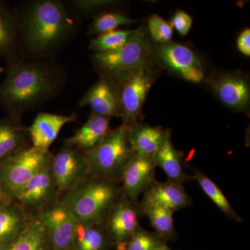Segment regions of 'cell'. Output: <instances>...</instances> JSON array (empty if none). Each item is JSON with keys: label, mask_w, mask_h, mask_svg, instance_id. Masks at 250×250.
I'll return each instance as SVG.
<instances>
[{"label": "cell", "mask_w": 250, "mask_h": 250, "mask_svg": "<svg viewBox=\"0 0 250 250\" xmlns=\"http://www.w3.org/2000/svg\"><path fill=\"white\" fill-rule=\"evenodd\" d=\"M16 9L23 59H53L80 27V17L59 0L29 1Z\"/></svg>", "instance_id": "obj_1"}, {"label": "cell", "mask_w": 250, "mask_h": 250, "mask_svg": "<svg viewBox=\"0 0 250 250\" xmlns=\"http://www.w3.org/2000/svg\"><path fill=\"white\" fill-rule=\"evenodd\" d=\"M65 75L52 59H21L8 65L0 85V104L10 115L23 116L62 93Z\"/></svg>", "instance_id": "obj_2"}, {"label": "cell", "mask_w": 250, "mask_h": 250, "mask_svg": "<svg viewBox=\"0 0 250 250\" xmlns=\"http://www.w3.org/2000/svg\"><path fill=\"white\" fill-rule=\"evenodd\" d=\"M155 53L152 42L142 28H139L123 47L112 52L94 54L91 59L100 77L120 89L125 81L136 72L152 69Z\"/></svg>", "instance_id": "obj_3"}, {"label": "cell", "mask_w": 250, "mask_h": 250, "mask_svg": "<svg viewBox=\"0 0 250 250\" xmlns=\"http://www.w3.org/2000/svg\"><path fill=\"white\" fill-rule=\"evenodd\" d=\"M123 193L121 183L88 176L62 198L79 223L102 224Z\"/></svg>", "instance_id": "obj_4"}, {"label": "cell", "mask_w": 250, "mask_h": 250, "mask_svg": "<svg viewBox=\"0 0 250 250\" xmlns=\"http://www.w3.org/2000/svg\"><path fill=\"white\" fill-rule=\"evenodd\" d=\"M130 130L131 127L123 125L110 130L96 149L85 154L89 176L121 184L125 167L135 154Z\"/></svg>", "instance_id": "obj_5"}, {"label": "cell", "mask_w": 250, "mask_h": 250, "mask_svg": "<svg viewBox=\"0 0 250 250\" xmlns=\"http://www.w3.org/2000/svg\"><path fill=\"white\" fill-rule=\"evenodd\" d=\"M52 156L49 150L30 146L0 161V188L6 198L15 201Z\"/></svg>", "instance_id": "obj_6"}, {"label": "cell", "mask_w": 250, "mask_h": 250, "mask_svg": "<svg viewBox=\"0 0 250 250\" xmlns=\"http://www.w3.org/2000/svg\"><path fill=\"white\" fill-rule=\"evenodd\" d=\"M61 198L50 160L29 181L15 201L34 219Z\"/></svg>", "instance_id": "obj_7"}, {"label": "cell", "mask_w": 250, "mask_h": 250, "mask_svg": "<svg viewBox=\"0 0 250 250\" xmlns=\"http://www.w3.org/2000/svg\"><path fill=\"white\" fill-rule=\"evenodd\" d=\"M51 167L61 197L89 176L85 153L65 142L58 152L52 154Z\"/></svg>", "instance_id": "obj_8"}, {"label": "cell", "mask_w": 250, "mask_h": 250, "mask_svg": "<svg viewBox=\"0 0 250 250\" xmlns=\"http://www.w3.org/2000/svg\"><path fill=\"white\" fill-rule=\"evenodd\" d=\"M154 81V75L151 69L136 72L122 84L120 88L122 125L131 128L138 124L143 104Z\"/></svg>", "instance_id": "obj_9"}, {"label": "cell", "mask_w": 250, "mask_h": 250, "mask_svg": "<svg viewBox=\"0 0 250 250\" xmlns=\"http://www.w3.org/2000/svg\"><path fill=\"white\" fill-rule=\"evenodd\" d=\"M37 218L47 229L52 250H71L77 220L62 198L49 205Z\"/></svg>", "instance_id": "obj_10"}, {"label": "cell", "mask_w": 250, "mask_h": 250, "mask_svg": "<svg viewBox=\"0 0 250 250\" xmlns=\"http://www.w3.org/2000/svg\"><path fill=\"white\" fill-rule=\"evenodd\" d=\"M140 213L135 203L124 194L112 207L105 222L106 231L118 250L123 248L140 228Z\"/></svg>", "instance_id": "obj_11"}, {"label": "cell", "mask_w": 250, "mask_h": 250, "mask_svg": "<svg viewBox=\"0 0 250 250\" xmlns=\"http://www.w3.org/2000/svg\"><path fill=\"white\" fill-rule=\"evenodd\" d=\"M156 53L166 67L188 82L197 83L204 80L205 74L200 61L187 46L172 42L161 44Z\"/></svg>", "instance_id": "obj_12"}, {"label": "cell", "mask_w": 250, "mask_h": 250, "mask_svg": "<svg viewBox=\"0 0 250 250\" xmlns=\"http://www.w3.org/2000/svg\"><path fill=\"white\" fill-rule=\"evenodd\" d=\"M156 167L154 157L134 154L129 161L122 177L123 194L133 203L152 185L155 181Z\"/></svg>", "instance_id": "obj_13"}, {"label": "cell", "mask_w": 250, "mask_h": 250, "mask_svg": "<svg viewBox=\"0 0 250 250\" xmlns=\"http://www.w3.org/2000/svg\"><path fill=\"white\" fill-rule=\"evenodd\" d=\"M80 107L90 106L92 113L106 117L121 116L120 89L106 79L100 80L87 90L78 103Z\"/></svg>", "instance_id": "obj_14"}, {"label": "cell", "mask_w": 250, "mask_h": 250, "mask_svg": "<svg viewBox=\"0 0 250 250\" xmlns=\"http://www.w3.org/2000/svg\"><path fill=\"white\" fill-rule=\"evenodd\" d=\"M76 113L70 116H62L55 113L41 112L29 127V139L31 146L39 149L49 150L52 143L58 137L62 128L67 123L75 121Z\"/></svg>", "instance_id": "obj_15"}, {"label": "cell", "mask_w": 250, "mask_h": 250, "mask_svg": "<svg viewBox=\"0 0 250 250\" xmlns=\"http://www.w3.org/2000/svg\"><path fill=\"white\" fill-rule=\"evenodd\" d=\"M0 57L10 64L23 59L16 9L0 1Z\"/></svg>", "instance_id": "obj_16"}, {"label": "cell", "mask_w": 250, "mask_h": 250, "mask_svg": "<svg viewBox=\"0 0 250 250\" xmlns=\"http://www.w3.org/2000/svg\"><path fill=\"white\" fill-rule=\"evenodd\" d=\"M212 88L220 101L236 111H243L250 104V90L248 81L241 75H220L212 80Z\"/></svg>", "instance_id": "obj_17"}, {"label": "cell", "mask_w": 250, "mask_h": 250, "mask_svg": "<svg viewBox=\"0 0 250 250\" xmlns=\"http://www.w3.org/2000/svg\"><path fill=\"white\" fill-rule=\"evenodd\" d=\"M191 199L184 190L183 186L167 181L155 182L144 192L140 205H157L172 212L191 205Z\"/></svg>", "instance_id": "obj_18"}, {"label": "cell", "mask_w": 250, "mask_h": 250, "mask_svg": "<svg viewBox=\"0 0 250 250\" xmlns=\"http://www.w3.org/2000/svg\"><path fill=\"white\" fill-rule=\"evenodd\" d=\"M22 118L9 114L0 120V161L31 146L28 127L23 125Z\"/></svg>", "instance_id": "obj_19"}, {"label": "cell", "mask_w": 250, "mask_h": 250, "mask_svg": "<svg viewBox=\"0 0 250 250\" xmlns=\"http://www.w3.org/2000/svg\"><path fill=\"white\" fill-rule=\"evenodd\" d=\"M111 118L92 113L84 124L64 142L85 153L96 149L109 132Z\"/></svg>", "instance_id": "obj_20"}, {"label": "cell", "mask_w": 250, "mask_h": 250, "mask_svg": "<svg viewBox=\"0 0 250 250\" xmlns=\"http://www.w3.org/2000/svg\"><path fill=\"white\" fill-rule=\"evenodd\" d=\"M32 220L14 200L0 204V246L16 240Z\"/></svg>", "instance_id": "obj_21"}, {"label": "cell", "mask_w": 250, "mask_h": 250, "mask_svg": "<svg viewBox=\"0 0 250 250\" xmlns=\"http://www.w3.org/2000/svg\"><path fill=\"white\" fill-rule=\"evenodd\" d=\"M154 159L156 166L162 169L170 182L183 185L188 179H191L184 169L182 154L172 145L169 130H165L164 139Z\"/></svg>", "instance_id": "obj_22"}, {"label": "cell", "mask_w": 250, "mask_h": 250, "mask_svg": "<svg viewBox=\"0 0 250 250\" xmlns=\"http://www.w3.org/2000/svg\"><path fill=\"white\" fill-rule=\"evenodd\" d=\"M113 246L105 223L77 222L71 250H111Z\"/></svg>", "instance_id": "obj_23"}, {"label": "cell", "mask_w": 250, "mask_h": 250, "mask_svg": "<svg viewBox=\"0 0 250 250\" xmlns=\"http://www.w3.org/2000/svg\"><path fill=\"white\" fill-rule=\"evenodd\" d=\"M0 250H52V248L47 229L39 219L34 218L16 240L1 245Z\"/></svg>", "instance_id": "obj_24"}, {"label": "cell", "mask_w": 250, "mask_h": 250, "mask_svg": "<svg viewBox=\"0 0 250 250\" xmlns=\"http://www.w3.org/2000/svg\"><path fill=\"white\" fill-rule=\"evenodd\" d=\"M165 130L158 126L136 125L130 130V140L135 154L154 157L164 139Z\"/></svg>", "instance_id": "obj_25"}, {"label": "cell", "mask_w": 250, "mask_h": 250, "mask_svg": "<svg viewBox=\"0 0 250 250\" xmlns=\"http://www.w3.org/2000/svg\"><path fill=\"white\" fill-rule=\"evenodd\" d=\"M140 214L146 215L156 235L167 241L175 237L173 212L157 205H139Z\"/></svg>", "instance_id": "obj_26"}, {"label": "cell", "mask_w": 250, "mask_h": 250, "mask_svg": "<svg viewBox=\"0 0 250 250\" xmlns=\"http://www.w3.org/2000/svg\"><path fill=\"white\" fill-rule=\"evenodd\" d=\"M193 172L192 176H190L191 179L197 181L207 196L223 212L224 214L234 221H243V219L233 210L231 204L224 195L220 187L203 172L197 170Z\"/></svg>", "instance_id": "obj_27"}, {"label": "cell", "mask_w": 250, "mask_h": 250, "mask_svg": "<svg viewBox=\"0 0 250 250\" xmlns=\"http://www.w3.org/2000/svg\"><path fill=\"white\" fill-rule=\"evenodd\" d=\"M136 29H116L100 34L90 40L88 49L95 54L116 50L126 45L134 36Z\"/></svg>", "instance_id": "obj_28"}, {"label": "cell", "mask_w": 250, "mask_h": 250, "mask_svg": "<svg viewBox=\"0 0 250 250\" xmlns=\"http://www.w3.org/2000/svg\"><path fill=\"white\" fill-rule=\"evenodd\" d=\"M134 22V20L120 11H105L93 18V21L88 26L87 35H100Z\"/></svg>", "instance_id": "obj_29"}, {"label": "cell", "mask_w": 250, "mask_h": 250, "mask_svg": "<svg viewBox=\"0 0 250 250\" xmlns=\"http://www.w3.org/2000/svg\"><path fill=\"white\" fill-rule=\"evenodd\" d=\"M164 244H166L165 240L141 228L125 244L123 250H156Z\"/></svg>", "instance_id": "obj_30"}, {"label": "cell", "mask_w": 250, "mask_h": 250, "mask_svg": "<svg viewBox=\"0 0 250 250\" xmlns=\"http://www.w3.org/2000/svg\"><path fill=\"white\" fill-rule=\"evenodd\" d=\"M113 0H74L67 3L75 14L81 16H93V18L107 11L108 8L118 4Z\"/></svg>", "instance_id": "obj_31"}, {"label": "cell", "mask_w": 250, "mask_h": 250, "mask_svg": "<svg viewBox=\"0 0 250 250\" xmlns=\"http://www.w3.org/2000/svg\"><path fill=\"white\" fill-rule=\"evenodd\" d=\"M148 29L153 39L161 44L169 43L173 36V28L170 23L159 15L154 14L148 19Z\"/></svg>", "instance_id": "obj_32"}, {"label": "cell", "mask_w": 250, "mask_h": 250, "mask_svg": "<svg viewBox=\"0 0 250 250\" xmlns=\"http://www.w3.org/2000/svg\"><path fill=\"white\" fill-rule=\"evenodd\" d=\"M192 18L183 11H177L172 19L171 26L182 36H187L191 29Z\"/></svg>", "instance_id": "obj_33"}, {"label": "cell", "mask_w": 250, "mask_h": 250, "mask_svg": "<svg viewBox=\"0 0 250 250\" xmlns=\"http://www.w3.org/2000/svg\"><path fill=\"white\" fill-rule=\"evenodd\" d=\"M237 46L240 52L247 57L250 56V29L247 28L241 33L237 40Z\"/></svg>", "instance_id": "obj_34"}, {"label": "cell", "mask_w": 250, "mask_h": 250, "mask_svg": "<svg viewBox=\"0 0 250 250\" xmlns=\"http://www.w3.org/2000/svg\"><path fill=\"white\" fill-rule=\"evenodd\" d=\"M7 199L4 196V193H3L2 190H1V188H0V204L2 203L5 201H7Z\"/></svg>", "instance_id": "obj_35"}, {"label": "cell", "mask_w": 250, "mask_h": 250, "mask_svg": "<svg viewBox=\"0 0 250 250\" xmlns=\"http://www.w3.org/2000/svg\"><path fill=\"white\" fill-rule=\"evenodd\" d=\"M156 250H173L169 248L168 247L166 246V244L163 245L161 247H159V248H157Z\"/></svg>", "instance_id": "obj_36"}, {"label": "cell", "mask_w": 250, "mask_h": 250, "mask_svg": "<svg viewBox=\"0 0 250 250\" xmlns=\"http://www.w3.org/2000/svg\"><path fill=\"white\" fill-rule=\"evenodd\" d=\"M4 71V69L2 67L0 66V73Z\"/></svg>", "instance_id": "obj_37"}]
</instances>
